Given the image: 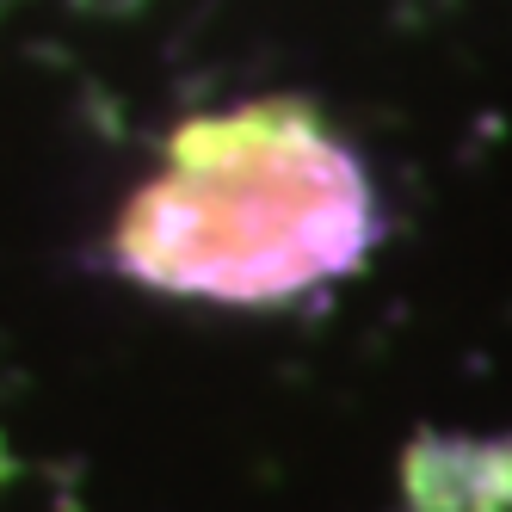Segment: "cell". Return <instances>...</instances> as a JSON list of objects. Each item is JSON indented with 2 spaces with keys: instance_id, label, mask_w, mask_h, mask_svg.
<instances>
[{
  "instance_id": "cell-1",
  "label": "cell",
  "mask_w": 512,
  "mask_h": 512,
  "mask_svg": "<svg viewBox=\"0 0 512 512\" xmlns=\"http://www.w3.org/2000/svg\"><path fill=\"white\" fill-rule=\"evenodd\" d=\"M371 241L358 161L309 105H247L173 136L167 173L118 229L136 278L186 297L266 303L346 272Z\"/></svg>"
}]
</instances>
